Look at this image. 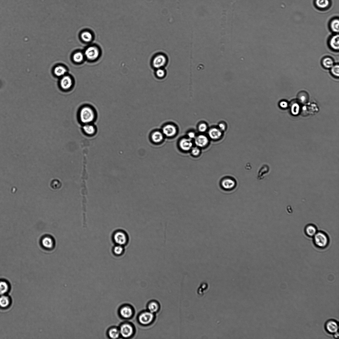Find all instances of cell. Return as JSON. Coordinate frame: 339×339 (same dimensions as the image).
Masks as SVG:
<instances>
[{
	"label": "cell",
	"instance_id": "cell-24",
	"mask_svg": "<svg viewBox=\"0 0 339 339\" xmlns=\"http://www.w3.org/2000/svg\"><path fill=\"white\" fill-rule=\"evenodd\" d=\"M321 64L323 67L327 69L331 68L334 65L333 59L329 57H326L321 61Z\"/></svg>",
	"mask_w": 339,
	"mask_h": 339
},
{
	"label": "cell",
	"instance_id": "cell-21",
	"mask_svg": "<svg viewBox=\"0 0 339 339\" xmlns=\"http://www.w3.org/2000/svg\"><path fill=\"white\" fill-rule=\"evenodd\" d=\"M290 110L291 114L294 116L299 114L301 110V106L299 103L296 101L291 102L290 105Z\"/></svg>",
	"mask_w": 339,
	"mask_h": 339
},
{
	"label": "cell",
	"instance_id": "cell-31",
	"mask_svg": "<svg viewBox=\"0 0 339 339\" xmlns=\"http://www.w3.org/2000/svg\"><path fill=\"white\" fill-rule=\"evenodd\" d=\"M124 246L120 245H116L113 247L112 251L113 254L116 256H120L123 254L124 252Z\"/></svg>",
	"mask_w": 339,
	"mask_h": 339
},
{
	"label": "cell",
	"instance_id": "cell-27",
	"mask_svg": "<svg viewBox=\"0 0 339 339\" xmlns=\"http://www.w3.org/2000/svg\"><path fill=\"white\" fill-rule=\"evenodd\" d=\"M297 99L298 102L302 104L306 103L308 101V95L306 92L302 91V92L299 93L298 94Z\"/></svg>",
	"mask_w": 339,
	"mask_h": 339
},
{
	"label": "cell",
	"instance_id": "cell-34",
	"mask_svg": "<svg viewBox=\"0 0 339 339\" xmlns=\"http://www.w3.org/2000/svg\"><path fill=\"white\" fill-rule=\"evenodd\" d=\"M331 72L332 75L336 78H338L339 76V66L338 64L334 65V66L331 68Z\"/></svg>",
	"mask_w": 339,
	"mask_h": 339
},
{
	"label": "cell",
	"instance_id": "cell-30",
	"mask_svg": "<svg viewBox=\"0 0 339 339\" xmlns=\"http://www.w3.org/2000/svg\"><path fill=\"white\" fill-rule=\"evenodd\" d=\"M10 289V286L5 281H0V295H5Z\"/></svg>",
	"mask_w": 339,
	"mask_h": 339
},
{
	"label": "cell",
	"instance_id": "cell-16",
	"mask_svg": "<svg viewBox=\"0 0 339 339\" xmlns=\"http://www.w3.org/2000/svg\"><path fill=\"white\" fill-rule=\"evenodd\" d=\"M208 135L209 138L212 140H218L222 137V131L219 129L213 128L209 130Z\"/></svg>",
	"mask_w": 339,
	"mask_h": 339
},
{
	"label": "cell",
	"instance_id": "cell-5",
	"mask_svg": "<svg viewBox=\"0 0 339 339\" xmlns=\"http://www.w3.org/2000/svg\"><path fill=\"white\" fill-rule=\"evenodd\" d=\"M100 54L99 50L97 46H90L86 50L84 55L88 60L94 61L98 59Z\"/></svg>",
	"mask_w": 339,
	"mask_h": 339
},
{
	"label": "cell",
	"instance_id": "cell-2",
	"mask_svg": "<svg viewBox=\"0 0 339 339\" xmlns=\"http://www.w3.org/2000/svg\"><path fill=\"white\" fill-rule=\"evenodd\" d=\"M112 238L116 245L124 247L129 242V236L127 233L124 230H116L113 234Z\"/></svg>",
	"mask_w": 339,
	"mask_h": 339
},
{
	"label": "cell",
	"instance_id": "cell-35",
	"mask_svg": "<svg viewBox=\"0 0 339 339\" xmlns=\"http://www.w3.org/2000/svg\"><path fill=\"white\" fill-rule=\"evenodd\" d=\"M50 185L52 188L56 189H60L62 186V184L58 180L55 179L51 181Z\"/></svg>",
	"mask_w": 339,
	"mask_h": 339
},
{
	"label": "cell",
	"instance_id": "cell-11",
	"mask_svg": "<svg viewBox=\"0 0 339 339\" xmlns=\"http://www.w3.org/2000/svg\"><path fill=\"white\" fill-rule=\"evenodd\" d=\"M329 45L332 50L338 51L339 50V35L338 34L332 36L329 39Z\"/></svg>",
	"mask_w": 339,
	"mask_h": 339
},
{
	"label": "cell",
	"instance_id": "cell-26",
	"mask_svg": "<svg viewBox=\"0 0 339 339\" xmlns=\"http://www.w3.org/2000/svg\"><path fill=\"white\" fill-rule=\"evenodd\" d=\"M163 138V134L159 131L154 132L151 135L152 141L155 143H159L162 142Z\"/></svg>",
	"mask_w": 339,
	"mask_h": 339
},
{
	"label": "cell",
	"instance_id": "cell-22",
	"mask_svg": "<svg viewBox=\"0 0 339 339\" xmlns=\"http://www.w3.org/2000/svg\"><path fill=\"white\" fill-rule=\"evenodd\" d=\"M147 308L149 311L154 314L159 310L160 305L158 302L155 301H152L148 304Z\"/></svg>",
	"mask_w": 339,
	"mask_h": 339
},
{
	"label": "cell",
	"instance_id": "cell-15",
	"mask_svg": "<svg viewBox=\"0 0 339 339\" xmlns=\"http://www.w3.org/2000/svg\"><path fill=\"white\" fill-rule=\"evenodd\" d=\"M177 130L176 127L172 125H168L163 128V133L165 136L168 137L174 136L176 134Z\"/></svg>",
	"mask_w": 339,
	"mask_h": 339
},
{
	"label": "cell",
	"instance_id": "cell-12",
	"mask_svg": "<svg viewBox=\"0 0 339 339\" xmlns=\"http://www.w3.org/2000/svg\"><path fill=\"white\" fill-rule=\"evenodd\" d=\"M122 317L125 319L131 318L134 314V310L132 308L128 305L124 306L122 307L120 311Z\"/></svg>",
	"mask_w": 339,
	"mask_h": 339
},
{
	"label": "cell",
	"instance_id": "cell-36",
	"mask_svg": "<svg viewBox=\"0 0 339 339\" xmlns=\"http://www.w3.org/2000/svg\"><path fill=\"white\" fill-rule=\"evenodd\" d=\"M191 154L194 156H198L201 153L200 148L197 146L193 147L191 150Z\"/></svg>",
	"mask_w": 339,
	"mask_h": 339
},
{
	"label": "cell",
	"instance_id": "cell-32",
	"mask_svg": "<svg viewBox=\"0 0 339 339\" xmlns=\"http://www.w3.org/2000/svg\"><path fill=\"white\" fill-rule=\"evenodd\" d=\"M108 335L111 338H118L120 335L119 329L116 328H112L109 331Z\"/></svg>",
	"mask_w": 339,
	"mask_h": 339
},
{
	"label": "cell",
	"instance_id": "cell-8",
	"mask_svg": "<svg viewBox=\"0 0 339 339\" xmlns=\"http://www.w3.org/2000/svg\"><path fill=\"white\" fill-rule=\"evenodd\" d=\"M194 140L195 145L200 148H203L206 147L209 143V138L203 134H200L196 137Z\"/></svg>",
	"mask_w": 339,
	"mask_h": 339
},
{
	"label": "cell",
	"instance_id": "cell-7",
	"mask_svg": "<svg viewBox=\"0 0 339 339\" xmlns=\"http://www.w3.org/2000/svg\"><path fill=\"white\" fill-rule=\"evenodd\" d=\"M338 323L334 319L328 320L325 325V331L329 334L333 335L338 332Z\"/></svg>",
	"mask_w": 339,
	"mask_h": 339
},
{
	"label": "cell",
	"instance_id": "cell-41",
	"mask_svg": "<svg viewBox=\"0 0 339 339\" xmlns=\"http://www.w3.org/2000/svg\"><path fill=\"white\" fill-rule=\"evenodd\" d=\"M219 129L221 131H225L226 128L225 125L223 123H220L219 124Z\"/></svg>",
	"mask_w": 339,
	"mask_h": 339
},
{
	"label": "cell",
	"instance_id": "cell-23",
	"mask_svg": "<svg viewBox=\"0 0 339 339\" xmlns=\"http://www.w3.org/2000/svg\"><path fill=\"white\" fill-rule=\"evenodd\" d=\"M339 20L338 18L332 19L329 23V27L333 33L338 34L339 31Z\"/></svg>",
	"mask_w": 339,
	"mask_h": 339
},
{
	"label": "cell",
	"instance_id": "cell-10",
	"mask_svg": "<svg viewBox=\"0 0 339 339\" xmlns=\"http://www.w3.org/2000/svg\"><path fill=\"white\" fill-rule=\"evenodd\" d=\"M180 149L184 151L191 150L193 147V143L192 140L189 138H184L181 139L179 142Z\"/></svg>",
	"mask_w": 339,
	"mask_h": 339
},
{
	"label": "cell",
	"instance_id": "cell-19",
	"mask_svg": "<svg viewBox=\"0 0 339 339\" xmlns=\"http://www.w3.org/2000/svg\"><path fill=\"white\" fill-rule=\"evenodd\" d=\"M82 130L85 134L89 137L94 136L96 132V129L94 126L89 124H85L82 127Z\"/></svg>",
	"mask_w": 339,
	"mask_h": 339
},
{
	"label": "cell",
	"instance_id": "cell-14",
	"mask_svg": "<svg viewBox=\"0 0 339 339\" xmlns=\"http://www.w3.org/2000/svg\"><path fill=\"white\" fill-rule=\"evenodd\" d=\"M60 85L63 90H67L70 89L73 85L72 78L69 76H64L61 80Z\"/></svg>",
	"mask_w": 339,
	"mask_h": 339
},
{
	"label": "cell",
	"instance_id": "cell-18",
	"mask_svg": "<svg viewBox=\"0 0 339 339\" xmlns=\"http://www.w3.org/2000/svg\"><path fill=\"white\" fill-rule=\"evenodd\" d=\"M316 7L319 10H324L328 9L331 5L330 0H315Z\"/></svg>",
	"mask_w": 339,
	"mask_h": 339
},
{
	"label": "cell",
	"instance_id": "cell-6",
	"mask_svg": "<svg viewBox=\"0 0 339 339\" xmlns=\"http://www.w3.org/2000/svg\"><path fill=\"white\" fill-rule=\"evenodd\" d=\"M119 329L120 335L125 338L131 337L134 333V328L130 323H125L122 325Z\"/></svg>",
	"mask_w": 339,
	"mask_h": 339
},
{
	"label": "cell",
	"instance_id": "cell-3",
	"mask_svg": "<svg viewBox=\"0 0 339 339\" xmlns=\"http://www.w3.org/2000/svg\"><path fill=\"white\" fill-rule=\"evenodd\" d=\"M95 115L92 108L85 106L81 109L80 113V117L82 122L85 124H89L93 122L95 119Z\"/></svg>",
	"mask_w": 339,
	"mask_h": 339
},
{
	"label": "cell",
	"instance_id": "cell-20",
	"mask_svg": "<svg viewBox=\"0 0 339 339\" xmlns=\"http://www.w3.org/2000/svg\"><path fill=\"white\" fill-rule=\"evenodd\" d=\"M305 232L307 236L309 237H313L318 231L315 225L309 224L307 225L305 227Z\"/></svg>",
	"mask_w": 339,
	"mask_h": 339
},
{
	"label": "cell",
	"instance_id": "cell-1",
	"mask_svg": "<svg viewBox=\"0 0 339 339\" xmlns=\"http://www.w3.org/2000/svg\"><path fill=\"white\" fill-rule=\"evenodd\" d=\"M315 246L320 249H325L328 245L329 238L327 234L323 231L317 232L313 237Z\"/></svg>",
	"mask_w": 339,
	"mask_h": 339
},
{
	"label": "cell",
	"instance_id": "cell-33",
	"mask_svg": "<svg viewBox=\"0 0 339 339\" xmlns=\"http://www.w3.org/2000/svg\"><path fill=\"white\" fill-rule=\"evenodd\" d=\"M85 55L81 52H78L74 54L73 57L74 62L76 63H80L84 60Z\"/></svg>",
	"mask_w": 339,
	"mask_h": 339
},
{
	"label": "cell",
	"instance_id": "cell-40",
	"mask_svg": "<svg viewBox=\"0 0 339 339\" xmlns=\"http://www.w3.org/2000/svg\"><path fill=\"white\" fill-rule=\"evenodd\" d=\"M188 136L189 138H188L190 139L191 140L195 139L196 137L195 134L193 132H190L188 134Z\"/></svg>",
	"mask_w": 339,
	"mask_h": 339
},
{
	"label": "cell",
	"instance_id": "cell-39",
	"mask_svg": "<svg viewBox=\"0 0 339 339\" xmlns=\"http://www.w3.org/2000/svg\"><path fill=\"white\" fill-rule=\"evenodd\" d=\"M156 75L159 77L162 78L164 76L165 72L163 70L159 69L156 71Z\"/></svg>",
	"mask_w": 339,
	"mask_h": 339
},
{
	"label": "cell",
	"instance_id": "cell-38",
	"mask_svg": "<svg viewBox=\"0 0 339 339\" xmlns=\"http://www.w3.org/2000/svg\"><path fill=\"white\" fill-rule=\"evenodd\" d=\"M279 106L283 109H285L289 106L288 103L285 101H281L279 103Z\"/></svg>",
	"mask_w": 339,
	"mask_h": 339
},
{
	"label": "cell",
	"instance_id": "cell-13",
	"mask_svg": "<svg viewBox=\"0 0 339 339\" xmlns=\"http://www.w3.org/2000/svg\"><path fill=\"white\" fill-rule=\"evenodd\" d=\"M221 185L223 189L226 190H230L233 189L236 185V182L231 178H226L221 182Z\"/></svg>",
	"mask_w": 339,
	"mask_h": 339
},
{
	"label": "cell",
	"instance_id": "cell-28",
	"mask_svg": "<svg viewBox=\"0 0 339 339\" xmlns=\"http://www.w3.org/2000/svg\"><path fill=\"white\" fill-rule=\"evenodd\" d=\"M67 72L66 68L62 66H57L54 69V73L55 75L58 77L64 76Z\"/></svg>",
	"mask_w": 339,
	"mask_h": 339
},
{
	"label": "cell",
	"instance_id": "cell-37",
	"mask_svg": "<svg viewBox=\"0 0 339 339\" xmlns=\"http://www.w3.org/2000/svg\"><path fill=\"white\" fill-rule=\"evenodd\" d=\"M207 129V126L205 123H201L199 126L198 130L201 133L205 132Z\"/></svg>",
	"mask_w": 339,
	"mask_h": 339
},
{
	"label": "cell",
	"instance_id": "cell-4",
	"mask_svg": "<svg viewBox=\"0 0 339 339\" xmlns=\"http://www.w3.org/2000/svg\"><path fill=\"white\" fill-rule=\"evenodd\" d=\"M155 318L154 314L149 311L143 312L138 317L139 322L143 325H148L153 322Z\"/></svg>",
	"mask_w": 339,
	"mask_h": 339
},
{
	"label": "cell",
	"instance_id": "cell-17",
	"mask_svg": "<svg viewBox=\"0 0 339 339\" xmlns=\"http://www.w3.org/2000/svg\"><path fill=\"white\" fill-rule=\"evenodd\" d=\"M41 243L42 246L47 249H53L54 246V242L53 239L49 236L42 238Z\"/></svg>",
	"mask_w": 339,
	"mask_h": 339
},
{
	"label": "cell",
	"instance_id": "cell-25",
	"mask_svg": "<svg viewBox=\"0 0 339 339\" xmlns=\"http://www.w3.org/2000/svg\"><path fill=\"white\" fill-rule=\"evenodd\" d=\"M11 301L9 297L5 295H1L0 297V306L6 308L10 306Z\"/></svg>",
	"mask_w": 339,
	"mask_h": 339
},
{
	"label": "cell",
	"instance_id": "cell-9",
	"mask_svg": "<svg viewBox=\"0 0 339 339\" xmlns=\"http://www.w3.org/2000/svg\"><path fill=\"white\" fill-rule=\"evenodd\" d=\"M166 56L162 54L156 56L153 61L154 66L156 68H159L163 66L166 64Z\"/></svg>",
	"mask_w": 339,
	"mask_h": 339
},
{
	"label": "cell",
	"instance_id": "cell-29",
	"mask_svg": "<svg viewBox=\"0 0 339 339\" xmlns=\"http://www.w3.org/2000/svg\"><path fill=\"white\" fill-rule=\"evenodd\" d=\"M81 37L82 40L86 42H90L93 39L92 34L88 31L82 32L81 34Z\"/></svg>",
	"mask_w": 339,
	"mask_h": 339
}]
</instances>
